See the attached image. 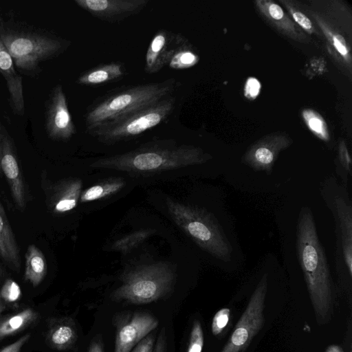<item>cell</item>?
Masks as SVG:
<instances>
[{
  "label": "cell",
  "instance_id": "obj_18",
  "mask_svg": "<svg viewBox=\"0 0 352 352\" xmlns=\"http://www.w3.org/2000/svg\"><path fill=\"white\" fill-rule=\"evenodd\" d=\"M82 182L70 179L50 187L47 197L48 206L55 213H64L74 209L80 197Z\"/></svg>",
  "mask_w": 352,
  "mask_h": 352
},
{
  "label": "cell",
  "instance_id": "obj_11",
  "mask_svg": "<svg viewBox=\"0 0 352 352\" xmlns=\"http://www.w3.org/2000/svg\"><path fill=\"white\" fill-rule=\"evenodd\" d=\"M76 6L94 17L109 23H120L140 13L148 0H74Z\"/></svg>",
  "mask_w": 352,
  "mask_h": 352
},
{
  "label": "cell",
  "instance_id": "obj_2",
  "mask_svg": "<svg viewBox=\"0 0 352 352\" xmlns=\"http://www.w3.org/2000/svg\"><path fill=\"white\" fill-rule=\"evenodd\" d=\"M296 251L317 322L321 324L330 318L331 313V278L314 218L308 207L302 208L298 214Z\"/></svg>",
  "mask_w": 352,
  "mask_h": 352
},
{
  "label": "cell",
  "instance_id": "obj_38",
  "mask_svg": "<svg viewBox=\"0 0 352 352\" xmlns=\"http://www.w3.org/2000/svg\"><path fill=\"white\" fill-rule=\"evenodd\" d=\"M8 133L6 132V128L2 124V123L0 121V162H1V154H2V146H3V142L5 136ZM0 172H1V166H0Z\"/></svg>",
  "mask_w": 352,
  "mask_h": 352
},
{
  "label": "cell",
  "instance_id": "obj_9",
  "mask_svg": "<svg viewBox=\"0 0 352 352\" xmlns=\"http://www.w3.org/2000/svg\"><path fill=\"white\" fill-rule=\"evenodd\" d=\"M45 129L48 138L55 141H68L76 133L61 84L52 89L45 101Z\"/></svg>",
  "mask_w": 352,
  "mask_h": 352
},
{
  "label": "cell",
  "instance_id": "obj_30",
  "mask_svg": "<svg viewBox=\"0 0 352 352\" xmlns=\"http://www.w3.org/2000/svg\"><path fill=\"white\" fill-rule=\"evenodd\" d=\"M154 341L153 335L148 334L137 344L131 352H152Z\"/></svg>",
  "mask_w": 352,
  "mask_h": 352
},
{
  "label": "cell",
  "instance_id": "obj_4",
  "mask_svg": "<svg viewBox=\"0 0 352 352\" xmlns=\"http://www.w3.org/2000/svg\"><path fill=\"white\" fill-rule=\"evenodd\" d=\"M177 85V80L170 78L160 82L122 85L108 91L86 108L83 116L86 132L172 95Z\"/></svg>",
  "mask_w": 352,
  "mask_h": 352
},
{
  "label": "cell",
  "instance_id": "obj_25",
  "mask_svg": "<svg viewBox=\"0 0 352 352\" xmlns=\"http://www.w3.org/2000/svg\"><path fill=\"white\" fill-rule=\"evenodd\" d=\"M0 296L6 307H18L22 296L21 287L12 279H7L0 289Z\"/></svg>",
  "mask_w": 352,
  "mask_h": 352
},
{
  "label": "cell",
  "instance_id": "obj_37",
  "mask_svg": "<svg viewBox=\"0 0 352 352\" xmlns=\"http://www.w3.org/2000/svg\"><path fill=\"white\" fill-rule=\"evenodd\" d=\"M333 44L336 50L343 56L347 55V49L343 37L340 35L333 36Z\"/></svg>",
  "mask_w": 352,
  "mask_h": 352
},
{
  "label": "cell",
  "instance_id": "obj_5",
  "mask_svg": "<svg viewBox=\"0 0 352 352\" xmlns=\"http://www.w3.org/2000/svg\"><path fill=\"white\" fill-rule=\"evenodd\" d=\"M168 213L186 234L215 258L228 262L232 248L216 218L204 208L166 199Z\"/></svg>",
  "mask_w": 352,
  "mask_h": 352
},
{
  "label": "cell",
  "instance_id": "obj_33",
  "mask_svg": "<svg viewBox=\"0 0 352 352\" xmlns=\"http://www.w3.org/2000/svg\"><path fill=\"white\" fill-rule=\"evenodd\" d=\"M292 16L295 21L302 28L310 32L313 31V25L311 21L302 12L292 11Z\"/></svg>",
  "mask_w": 352,
  "mask_h": 352
},
{
  "label": "cell",
  "instance_id": "obj_22",
  "mask_svg": "<svg viewBox=\"0 0 352 352\" xmlns=\"http://www.w3.org/2000/svg\"><path fill=\"white\" fill-rule=\"evenodd\" d=\"M199 58L188 40L181 33H176L166 66L173 69H184L194 66Z\"/></svg>",
  "mask_w": 352,
  "mask_h": 352
},
{
  "label": "cell",
  "instance_id": "obj_17",
  "mask_svg": "<svg viewBox=\"0 0 352 352\" xmlns=\"http://www.w3.org/2000/svg\"><path fill=\"white\" fill-rule=\"evenodd\" d=\"M124 62L112 60L99 64L83 72L76 78V83L85 86H96L119 81L127 75Z\"/></svg>",
  "mask_w": 352,
  "mask_h": 352
},
{
  "label": "cell",
  "instance_id": "obj_1",
  "mask_svg": "<svg viewBox=\"0 0 352 352\" xmlns=\"http://www.w3.org/2000/svg\"><path fill=\"white\" fill-rule=\"evenodd\" d=\"M0 37L17 72L30 78L38 77L43 63L59 56L72 44L52 31L16 19L11 12L0 14Z\"/></svg>",
  "mask_w": 352,
  "mask_h": 352
},
{
  "label": "cell",
  "instance_id": "obj_36",
  "mask_svg": "<svg viewBox=\"0 0 352 352\" xmlns=\"http://www.w3.org/2000/svg\"><path fill=\"white\" fill-rule=\"evenodd\" d=\"M88 352H104V346L102 336H95L90 343Z\"/></svg>",
  "mask_w": 352,
  "mask_h": 352
},
{
  "label": "cell",
  "instance_id": "obj_15",
  "mask_svg": "<svg viewBox=\"0 0 352 352\" xmlns=\"http://www.w3.org/2000/svg\"><path fill=\"white\" fill-rule=\"evenodd\" d=\"M176 33L166 29L159 30L153 36L145 54L144 71L156 74L166 66Z\"/></svg>",
  "mask_w": 352,
  "mask_h": 352
},
{
  "label": "cell",
  "instance_id": "obj_20",
  "mask_svg": "<svg viewBox=\"0 0 352 352\" xmlns=\"http://www.w3.org/2000/svg\"><path fill=\"white\" fill-rule=\"evenodd\" d=\"M0 256L13 270L20 268L17 243L5 211L0 203Z\"/></svg>",
  "mask_w": 352,
  "mask_h": 352
},
{
  "label": "cell",
  "instance_id": "obj_39",
  "mask_svg": "<svg viewBox=\"0 0 352 352\" xmlns=\"http://www.w3.org/2000/svg\"><path fill=\"white\" fill-rule=\"evenodd\" d=\"M325 352H344V351L338 345H331L327 349Z\"/></svg>",
  "mask_w": 352,
  "mask_h": 352
},
{
  "label": "cell",
  "instance_id": "obj_28",
  "mask_svg": "<svg viewBox=\"0 0 352 352\" xmlns=\"http://www.w3.org/2000/svg\"><path fill=\"white\" fill-rule=\"evenodd\" d=\"M230 316V309L222 308L219 310L212 318V332L214 336L220 334L227 326Z\"/></svg>",
  "mask_w": 352,
  "mask_h": 352
},
{
  "label": "cell",
  "instance_id": "obj_16",
  "mask_svg": "<svg viewBox=\"0 0 352 352\" xmlns=\"http://www.w3.org/2000/svg\"><path fill=\"white\" fill-rule=\"evenodd\" d=\"M77 339V329L72 318L52 317L47 320L45 340L51 349L60 351L68 350Z\"/></svg>",
  "mask_w": 352,
  "mask_h": 352
},
{
  "label": "cell",
  "instance_id": "obj_32",
  "mask_svg": "<svg viewBox=\"0 0 352 352\" xmlns=\"http://www.w3.org/2000/svg\"><path fill=\"white\" fill-rule=\"evenodd\" d=\"M30 333H26L12 344L0 350V352H21L23 345L29 340Z\"/></svg>",
  "mask_w": 352,
  "mask_h": 352
},
{
  "label": "cell",
  "instance_id": "obj_12",
  "mask_svg": "<svg viewBox=\"0 0 352 352\" xmlns=\"http://www.w3.org/2000/svg\"><path fill=\"white\" fill-rule=\"evenodd\" d=\"M329 206L333 212L340 248L341 264H344L349 276H352V206L342 190H337L331 198Z\"/></svg>",
  "mask_w": 352,
  "mask_h": 352
},
{
  "label": "cell",
  "instance_id": "obj_8",
  "mask_svg": "<svg viewBox=\"0 0 352 352\" xmlns=\"http://www.w3.org/2000/svg\"><path fill=\"white\" fill-rule=\"evenodd\" d=\"M267 287V275L264 274L248 305L221 352H243L264 324L263 309Z\"/></svg>",
  "mask_w": 352,
  "mask_h": 352
},
{
  "label": "cell",
  "instance_id": "obj_34",
  "mask_svg": "<svg viewBox=\"0 0 352 352\" xmlns=\"http://www.w3.org/2000/svg\"><path fill=\"white\" fill-rule=\"evenodd\" d=\"M259 90V82L254 78H250L248 80L245 86L246 96H249L250 97H255L258 94Z\"/></svg>",
  "mask_w": 352,
  "mask_h": 352
},
{
  "label": "cell",
  "instance_id": "obj_31",
  "mask_svg": "<svg viewBox=\"0 0 352 352\" xmlns=\"http://www.w3.org/2000/svg\"><path fill=\"white\" fill-rule=\"evenodd\" d=\"M339 157L340 164L346 174L351 175V160L346 146L341 144L339 149Z\"/></svg>",
  "mask_w": 352,
  "mask_h": 352
},
{
  "label": "cell",
  "instance_id": "obj_26",
  "mask_svg": "<svg viewBox=\"0 0 352 352\" xmlns=\"http://www.w3.org/2000/svg\"><path fill=\"white\" fill-rule=\"evenodd\" d=\"M151 230L137 231L117 240L112 245V249L123 253L127 252L138 245L151 234Z\"/></svg>",
  "mask_w": 352,
  "mask_h": 352
},
{
  "label": "cell",
  "instance_id": "obj_24",
  "mask_svg": "<svg viewBox=\"0 0 352 352\" xmlns=\"http://www.w3.org/2000/svg\"><path fill=\"white\" fill-rule=\"evenodd\" d=\"M125 182L122 178H112L94 185L80 195L81 202H88L102 199L112 195L124 186Z\"/></svg>",
  "mask_w": 352,
  "mask_h": 352
},
{
  "label": "cell",
  "instance_id": "obj_7",
  "mask_svg": "<svg viewBox=\"0 0 352 352\" xmlns=\"http://www.w3.org/2000/svg\"><path fill=\"white\" fill-rule=\"evenodd\" d=\"M175 272L166 263L144 265L126 272L122 284L111 294L115 301L147 304L167 296L173 289Z\"/></svg>",
  "mask_w": 352,
  "mask_h": 352
},
{
  "label": "cell",
  "instance_id": "obj_23",
  "mask_svg": "<svg viewBox=\"0 0 352 352\" xmlns=\"http://www.w3.org/2000/svg\"><path fill=\"white\" fill-rule=\"evenodd\" d=\"M45 255L34 244H31L25 254L24 280L34 287L38 286L47 274Z\"/></svg>",
  "mask_w": 352,
  "mask_h": 352
},
{
  "label": "cell",
  "instance_id": "obj_19",
  "mask_svg": "<svg viewBox=\"0 0 352 352\" xmlns=\"http://www.w3.org/2000/svg\"><path fill=\"white\" fill-rule=\"evenodd\" d=\"M286 146L287 142L280 140L261 142L246 153L242 162L257 171L270 173L278 153Z\"/></svg>",
  "mask_w": 352,
  "mask_h": 352
},
{
  "label": "cell",
  "instance_id": "obj_6",
  "mask_svg": "<svg viewBox=\"0 0 352 352\" xmlns=\"http://www.w3.org/2000/svg\"><path fill=\"white\" fill-rule=\"evenodd\" d=\"M172 95L102 123L87 132L100 142L111 145L135 138L166 121L175 108Z\"/></svg>",
  "mask_w": 352,
  "mask_h": 352
},
{
  "label": "cell",
  "instance_id": "obj_29",
  "mask_svg": "<svg viewBox=\"0 0 352 352\" xmlns=\"http://www.w3.org/2000/svg\"><path fill=\"white\" fill-rule=\"evenodd\" d=\"M309 128L321 137V138L327 139V135L324 127L322 120L315 115L305 116Z\"/></svg>",
  "mask_w": 352,
  "mask_h": 352
},
{
  "label": "cell",
  "instance_id": "obj_14",
  "mask_svg": "<svg viewBox=\"0 0 352 352\" xmlns=\"http://www.w3.org/2000/svg\"><path fill=\"white\" fill-rule=\"evenodd\" d=\"M1 171L8 182L12 197L20 210L25 207V188L12 138L6 134L3 139Z\"/></svg>",
  "mask_w": 352,
  "mask_h": 352
},
{
  "label": "cell",
  "instance_id": "obj_27",
  "mask_svg": "<svg viewBox=\"0 0 352 352\" xmlns=\"http://www.w3.org/2000/svg\"><path fill=\"white\" fill-rule=\"evenodd\" d=\"M204 342L201 325L199 320H195L191 329L187 352H201Z\"/></svg>",
  "mask_w": 352,
  "mask_h": 352
},
{
  "label": "cell",
  "instance_id": "obj_21",
  "mask_svg": "<svg viewBox=\"0 0 352 352\" xmlns=\"http://www.w3.org/2000/svg\"><path fill=\"white\" fill-rule=\"evenodd\" d=\"M39 318V314L30 307L0 316V340L20 333L35 324Z\"/></svg>",
  "mask_w": 352,
  "mask_h": 352
},
{
  "label": "cell",
  "instance_id": "obj_3",
  "mask_svg": "<svg viewBox=\"0 0 352 352\" xmlns=\"http://www.w3.org/2000/svg\"><path fill=\"white\" fill-rule=\"evenodd\" d=\"M210 159L200 148L173 140L144 144L133 151L98 160L91 167L147 174L201 164Z\"/></svg>",
  "mask_w": 352,
  "mask_h": 352
},
{
  "label": "cell",
  "instance_id": "obj_40",
  "mask_svg": "<svg viewBox=\"0 0 352 352\" xmlns=\"http://www.w3.org/2000/svg\"><path fill=\"white\" fill-rule=\"evenodd\" d=\"M6 309V306L3 303L0 296V314Z\"/></svg>",
  "mask_w": 352,
  "mask_h": 352
},
{
  "label": "cell",
  "instance_id": "obj_10",
  "mask_svg": "<svg viewBox=\"0 0 352 352\" xmlns=\"http://www.w3.org/2000/svg\"><path fill=\"white\" fill-rule=\"evenodd\" d=\"M114 352H131L133 346L158 326V320L142 311L118 316Z\"/></svg>",
  "mask_w": 352,
  "mask_h": 352
},
{
  "label": "cell",
  "instance_id": "obj_35",
  "mask_svg": "<svg viewBox=\"0 0 352 352\" xmlns=\"http://www.w3.org/2000/svg\"><path fill=\"white\" fill-rule=\"evenodd\" d=\"M166 338L165 328H162L157 337L152 352H166Z\"/></svg>",
  "mask_w": 352,
  "mask_h": 352
},
{
  "label": "cell",
  "instance_id": "obj_13",
  "mask_svg": "<svg viewBox=\"0 0 352 352\" xmlns=\"http://www.w3.org/2000/svg\"><path fill=\"white\" fill-rule=\"evenodd\" d=\"M0 74L5 80L8 102L12 111L17 116L25 113L23 77L17 72L13 59L0 37Z\"/></svg>",
  "mask_w": 352,
  "mask_h": 352
}]
</instances>
